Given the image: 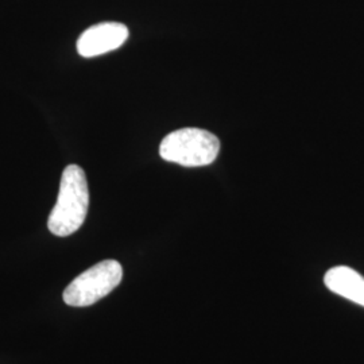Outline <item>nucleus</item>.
<instances>
[{
    "label": "nucleus",
    "mask_w": 364,
    "mask_h": 364,
    "mask_svg": "<svg viewBox=\"0 0 364 364\" xmlns=\"http://www.w3.org/2000/svg\"><path fill=\"white\" fill-rule=\"evenodd\" d=\"M326 287L340 297L364 308V277L347 266H336L326 272Z\"/></svg>",
    "instance_id": "nucleus-5"
},
{
    "label": "nucleus",
    "mask_w": 364,
    "mask_h": 364,
    "mask_svg": "<svg viewBox=\"0 0 364 364\" xmlns=\"http://www.w3.org/2000/svg\"><path fill=\"white\" fill-rule=\"evenodd\" d=\"M129 28L123 23L105 22L87 28L77 39V53L84 58L103 55L119 49L127 38Z\"/></svg>",
    "instance_id": "nucleus-4"
},
{
    "label": "nucleus",
    "mask_w": 364,
    "mask_h": 364,
    "mask_svg": "<svg viewBox=\"0 0 364 364\" xmlns=\"http://www.w3.org/2000/svg\"><path fill=\"white\" fill-rule=\"evenodd\" d=\"M220 153V141L207 130L186 127L173 131L159 146L162 159L185 168L207 166L216 161Z\"/></svg>",
    "instance_id": "nucleus-2"
},
{
    "label": "nucleus",
    "mask_w": 364,
    "mask_h": 364,
    "mask_svg": "<svg viewBox=\"0 0 364 364\" xmlns=\"http://www.w3.org/2000/svg\"><path fill=\"white\" fill-rule=\"evenodd\" d=\"M88 207L90 189L85 171L78 165H69L63 171L57 203L48 219L49 231L60 237L77 232L85 221Z\"/></svg>",
    "instance_id": "nucleus-1"
},
{
    "label": "nucleus",
    "mask_w": 364,
    "mask_h": 364,
    "mask_svg": "<svg viewBox=\"0 0 364 364\" xmlns=\"http://www.w3.org/2000/svg\"><path fill=\"white\" fill-rule=\"evenodd\" d=\"M122 278L123 267L117 260L99 262L68 285L63 299L69 306H91L117 289Z\"/></svg>",
    "instance_id": "nucleus-3"
}]
</instances>
